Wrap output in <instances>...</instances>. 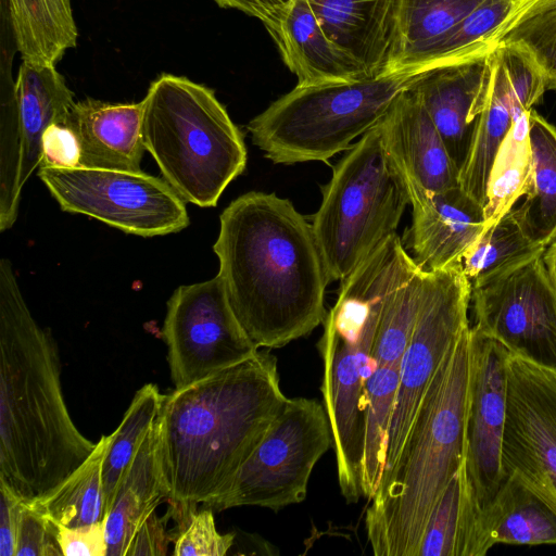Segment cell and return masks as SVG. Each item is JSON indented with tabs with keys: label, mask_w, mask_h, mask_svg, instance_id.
Segmentation results:
<instances>
[{
	"label": "cell",
	"mask_w": 556,
	"mask_h": 556,
	"mask_svg": "<svg viewBox=\"0 0 556 556\" xmlns=\"http://www.w3.org/2000/svg\"><path fill=\"white\" fill-rule=\"evenodd\" d=\"M96 443L65 403L52 333L33 317L8 258L0 261V481L33 501L77 469Z\"/></svg>",
	"instance_id": "obj_3"
},
{
	"label": "cell",
	"mask_w": 556,
	"mask_h": 556,
	"mask_svg": "<svg viewBox=\"0 0 556 556\" xmlns=\"http://www.w3.org/2000/svg\"><path fill=\"white\" fill-rule=\"evenodd\" d=\"M513 208L484 230L463 254L460 264L471 289L544 253L545 247L526 237Z\"/></svg>",
	"instance_id": "obj_32"
},
{
	"label": "cell",
	"mask_w": 556,
	"mask_h": 556,
	"mask_svg": "<svg viewBox=\"0 0 556 556\" xmlns=\"http://www.w3.org/2000/svg\"><path fill=\"white\" fill-rule=\"evenodd\" d=\"M529 137L532 188L513 211L526 237L546 248L556 240V128L533 109L529 113Z\"/></svg>",
	"instance_id": "obj_28"
},
{
	"label": "cell",
	"mask_w": 556,
	"mask_h": 556,
	"mask_svg": "<svg viewBox=\"0 0 556 556\" xmlns=\"http://www.w3.org/2000/svg\"><path fill=\"white\" fill-rule=\"evenodd\" d=\"M509 355L498 340L471 327L465 466L480 511L494 497L504 478Z\"/></svg>",
	"instance_id": "obj_14"
},
{
	"label": "cell",
	"mask_w": 556,
	"mask_h": 556,
	"mask_svg": "<svg viewBox=\"0 0 556 556\" xmlns=\"http://www.w3.org/2000/svg\"><path fill=\"white\" fill-rule=\"evenodd\" d=\"M165 396L154 383L142 386L134 395L118 427L109 434L102 465L104 518L111 509L123 473L156 422Z\"/></svg>",
	"instance_id": "obj_33"
},
{
	"label": "cell",
	"mask_w": 556,
	"mask_h": 556,
	"mask_svg": "<svg viewBox=\"0 0 556 556\" xmlns=\"http://www.w3.org/2000/svg\"><path fill=\"white\" fill-rule=\"evenodd\" d=\"M109 441L110 435H102L77 469L31 504L56 525L80 527L104 520L102 465Z\"/></svg>",
	"instance_id": "obj_29"
},
{
	"label": "cell",
	"mask_w": 556,
	"mask_h": 556,
	"mask_svg": "<svg viewBox=\"0 0 556 556\" xmlns=\"http://www.w3.org/2000/svg\"><path fill=\"white\" fill-rule=\"evenodd\" d=\"M424 274V270H417L388 300L370 353L372 366L401 364L415 328Z\"/></svg>",
	"instance_id": "obj_35"
},
{
	"label": "cell",
	"mask_w": 556,
	"mask_h": 556,
	"mask_svg": "<svg viewBox=\"0 0 556 556\" xmlns=\"http://www.w3.org/2000/svg\"><path fill=\"white\" fill-rule=\"evenodd\" d=\"M503 469L556 513V370L510 353Z\"/></svg>",
	"instance_id": "obj_13"
},
{
	"label": "cell",
	"mask_w": 556,
	"mask_h": 556,
	"mask_svg": "<svg viewBox=\"0 0 556 556\" xmlns=\"http://www.w3.org/2000/svg\"><path fill=\"white\" fill-rule=\"evenodd\" d=\"M470 300L471 285L460 262L425 271L415 328L400 364L383 472L396 460L421 399L446 353L469 327Z\"/></svg>",
	"instance_id": "obj_10"
},
{
	"label": "cell",
	"mask_w": 556,
	"mask_h": 556,
	"mask_svg": "<svg viewBox=\"0 0 556 556\" xmlns=\"http://www.w3.org/2000/svg\"><path fill=\"white\" fill-rule=\"evenodd\" d=\"M433 65L348 83L295 86L247 128L275 164L326 162L376 127L393 101Z\"/></svg>",
	"instance_id": "obj_6"
},
{
	"label": "cell",
	"mask_w": 556,
	"mask_h": 556,
	"mask_svg": "<svg viewBox=\"0 0 556 556\" xmlns=\"http://www.w3.org/2000/svg\"><path fill=\"white\" fill-rule=\"evenodd\" d=\"M399 380L400 365H371L365 381L361 484L363 497L368 502L376 494L384 470L389 430Z\"/></svg>",
	"instance_id": "obj_30"
},
{
	"label": "cell",
	"mask_w": 556,
	"mask_h": 556,
	"mask_svg": "<svg viewBox=\"0 0 556 556\" xmlns=\"http://www.w3.org/2000/svg\"><path fill=\"white\" fill-rule=\"evenodd\" d=\"M414 86L397 96L379 122L384 147L404 180L409 203L424 194L459 186V172Z\"/></svg>",
	"instance_id": "obj_17"
},
{
	"label": "cell",
	"mask_w": 556,
	"mask_h": 556,
	"mask_svg": "<svg viewBox=\"0 0 556 556\" xmlns=\"http://www.w3.org/2000/svg\"><path fill=\"white\" fill-rule=\"evenodd\" d=\"M168 543L169 538L165 530V522L154 511L134 535L126 556L165 555Z\"/></svg>",
	"instance_id": "obj_43"
},
{
	"label": "cell",
	"mask_w": 556,
	"mask_h": 556,
	"mask_svg": "<svg viewBox=\"0 0 556 556\" xmlns=\"http://www.w3.org/2000/svg\"><path fill=\"white\" fill-rule=\"evenodd\" d=\"M233 541V532L222 534L217 531L213 508L205 506L180 525L173 553L176 556H224Z\"/></svg>",
	"instance_id": "obj_37"
},
{
	"label": "cell",
	"mask_w": 556,
	"mask_h": 556,
	"mask_svg": "<svg viewBox=\"0 0 556 556\" xmlns=\"http://www.w3.org/2000/svg\"><path fill=\"white\" fill-rule=\"evenodd\" d=\"M225 9L239 10L260 20L275 43L279 40L280 23L293 0H213Z\"/></svg>",
	"instance_id": "obj_41"
},
{
	"label": "cell",
	"mask_w": 556,
	"mask_h": 556,
	"mask_svg": "<svg viewBox=\"0 0 556 556\" xmlns=\"http://www.w3.org/2000/svg\"><path fill=\"white\" fill-rule=\"evenodd\" d=\"M321 27L369 77L386 74L402 0H308Z\"/></svg>",
	"instance_id": "obj_20"
},
{
	"label": "cell",
	"mask_w": 556,
	"mask_h": 556,
	"mask_svg": "<svg viewBox=\"0 0 556 556\" xmlns=\"http://www.w3.org/2000/svg\"><path fill=\"white\" fill-rule=\"evenodd\" d=\"M492 75L485 104L479 115L472 147L459 174L460 188L483 207L490 173L497 151L514 122L539 103L547 83L520 48L497 42L491 48Z\"/></svg>",
	"instance_id": "obj_15"
},
{
	"label": "cell",
	"mask_w": 556,
	"mask_h": 556,
	"mask_svg": "<svg viewBox=\"0 0 556 556\" xmlns=\"http://www.w3.org/2000/svg\"><path fill=\"white\" fill-rule=\"evenodd\" d=\"M157 441L156 420L123 473L111 509L104 518L108 556H126L140 526L161 502L168 498Z\"/></svg>",
	"instance_id": "obj_24"
},
{
	"label": "cell",
	"mask_w": 556,
	"mask_h": 556,
	"mask_svg": "<svg viewBox=\"0 0 556 556\" xmlns=\"http://www.w3.org/2000/svg\"><path fill=\"white\" fill-rule=\"evenodd\" d=\"M286 400L268 351L165 396L157 452L179 525L226 493Z\"/></svg>",
	"instance_id": "obj_2"
},
{
	"label": "cell",
	"mask_w": 556,
	"mask_h": 556,
	"mask_svg": "<svg viewBox=\"0 0 556 556\" xmlns=\"http://www.w3.org/2000/svg\"><path fill=\"white\" fill-rule=\"evenodd\" d=\"M40 166L75 167L79 163L76 137L67 123L54 124L42 139Z\"/></svg>",
	"instance_id": "obj_40"
},
{
	"label": "cell",
	"mask_w": 556,
	"mask_h": 556,
	"mask_svg": "<svg viewBox=\"0 0 556 556\" xmlns=\"http://www.w3.org/2000/svg\"><path fill=\"white\" fill-rule=\"evenodd\" d=\"M413 206L408 230L410 255L424 271H434L460 262L465 251L484 230L483 206L460 186L427 193Z\"/></svg>",
	"instance_id": "obj_18"
},
{
	"label": "cell",
	"mask_w": 556,
	"mask_h": 556,
	"mask_svg": "<svg viewBox=\"0 0 556 556\" xmlns=\"http://www.w3.org/2000/svg\"><path fill=\"white\" fill-rule=\"evenodd\" d=\"M497 543L556 544V513L515 472L504 475L494 497L479 516V556Z\"/></svg>",
	"instance_id": "obj_23"
},
{
	"label": "cell",
	"mask_w": 556,
	"mask_h": 556,
	"mask_svg": "<svg viewBox=\"0 0 556 556\" xmlns=\"http://www.w3.org/2000/svg\"><path fill=\"white\" fill-rule=\"evenodd\" d=\"M321 191L312 228L330 282L348 277L396 232L409 204L379 124L348 150Z\"/></svg>",
	"instance_id": "obj_7"
},
{
	"label": "cell",
	"mask_w": 556,
	"mask_h": 556,
	"mask_svg": "<svg viewBox=\"0 0 556 556\" xmlns=\"http://www.w3.org/2000/svg\"><path fill=\"white\" fill-rule=\"evenodd\" d=\"M56 525L30 501H24L16 538L15 556H61Z\"/></svg>",
	"instance_id": "obj_38"
},
{
	"label": "cell",
	"mask_w": 556,
	"mask_h": 556,
	"mask_svg": "<svg viewBox=\"0 0 556 556\" xmlns=\"http://www.w3.org/2000/svg\"><path fill=\"white\" fill-rule=\"evenodd\" d=\"M330 446L332 435L324 405L313 399L287 397L212 508L258 506L278 511L303 502L312 471Z\"/></svg>",
	"instance_id": "obj_8"
},
{
	"label": "cell",
	"mask_w": 556,
	"mask_h": 556,
	"mask_svg": "<svg viewBox=\"0 0 556 556\" xmlns=\"http://www.w3.org/2000/svg\"><path fill=\"white\" fill-rule=\"evenodd\" d=\"M143 102L110 103L92 98L75 102L67 125L78 149V166L141 170Z\"/></svg>",
	"instance_id": "obj_19"
},
{
	"label": "cell",
	"mask_w": 556,
	"mask_h": 556,
	"mask_svg": "<svg viewBox=\"0 0 556 556\" xmlns=\"http://www.w3.org/2000/svg\"><path fill=\"white\" fill-rule=\"evenodd\" d=\"M142 102L144 147L164 180L182 200L215 206L247 165L243 136L215 92L187 77L162 74Z\"/></svg>",
	"instance_id": "obj_5"
},
{
	"label": "cell",
	"mask_w": 556,
	"mask_h": 556,
	"mask_svg": "<svg viewBox=\"0 0 556 556\" xmlns=\"http://www.w3.org/2000/svg\"><path fill=\"white\" fill-rule=\"evenodd\" d=\"M56 540L63 556H108L104 520L80 527L56 525Z\"/></svg>",
	"instance_id": "obj_39"
},
{
	"label": "cell",
	"mask_w": 556,
	"mask_h": 556,
	"mask_svg": "<svg viewBox=\"0 0 556 556\" xmlns=\"http://www.w3.org/2000/svg\"><path fill=\"white\" fill-rule=\"evenodd\" d=\"M13 97L21 140L18 186L24 185L41 162L45 132L54 124L67 123L74 93L55 65L23 61Z\"/></svg>",
	"instance_id": "obj_22"
},
{
	"label": "cell",
	"mask_w": 556,
	"mask_h": 556,
	"mask_svg": "<svg viewBox=\"0 0 556 556\" xmlns=\"http://www.w3.org/2000/svg\"><path fill=\"white\" fill-rule=\"evenodd\" d=\"M476 327L516 356L556 370V291L543 254L471 289Z\"/></svg>",
	"instance_id": "obj_12"
},
{
	"label": "cell",
	"mask_w": 556,
	"mask_h": 556,
	"mask_svg": "<svg viewBox=\"0 0 556 556\" xmlns=\"http://www.w3.org/2000/svg\"><path fill=\"white\" fill-rule=\"evenodd\" d=\"M497 42L523 50L543 73L547 89L556 90V3L528 9L502 31Z\"/></svg>",
	"instance_id": "obj_36"
},
{
	"label": "cell",
	"mask_w": 556,
	"mask_h": 556,
	"mask_svg": "<svg viewBox=\"0 0 556 556\" xmlns=\"http://www.w3.org/2000/svg\"><path fill=\"white\" fill-rule=\"evenodd\" d=\"M298 86L348 83L369 77L363 64L328 37L308 0H293L276 43Z\"/></svg>",
	"instance_id": "obj_21"
},
{
	"label": "cell",
	"mask_w": 556,
	"mask_h": 556,
	"mask_svg": "<svg viewBox=\"0 0 556 556\" xmlns=\"http://www.w3.org/2000/svg\"><path fill=\"white\" fill-rule=\"evenodd\" d=\"M13 37L23 61L56 65L77 46L72 0H5Z\"/></svg>",
	"instance_id": "obj_26"
},
{
	"label": "cell",
	"mask_w": 556,
	"mask_h": 556,
	"mask_svg": "<svg viewBox=\"0 0 556 556\" xmlns=\"http://www.w3.org/2000/svg\"><path fill=\"white\" fill-rule=\"evenodd\" d=\"M491 75L490 48L435 64L414 86L459 174L472 147Z\"/></svg>",
	"instance_id": "obj_16"
},
{
	"label": "cell",
	"mask_w": 556,
	"mask_h": 556,
	"mask_svg": "<svg viewBox=\"0 0 556 556\" xmlns=\"http://www.w3.org/2000/svg\"><path fill=\"white\" fill-rule=\"evenodd\" d=\"M530 111L514 122L495 156L483 207L484 230L511 210L519 198L531 191L533 161L529 137Z\"/></svg>",
	"instance_id": "obj_31"
},
{
	"label": "cell",
	"mask_w": 556,
	"mask_h": 556,
	"mask_svg": "<svg viewBox=\"0 0 556 556\" xmlns=\"http://www.w3.org/2000/svg\"><path fill=\"white\" fill-rule=\"evenodd\" d=\"M38 177L64 212L90 216L126 233L164 236L190 222L179 194L164 179L142 170L40 166Z\"/></svg>",
	"instance_id": "obj_9"
},
{
	"label": "cell",
	"mask_w": 556,
	"mask_h": 556,
	"mask_svg": "<svg viewBox=\"0 0 556 556\" xmlns=\"http://www.w3.org/2000/svg\"><path fill=\"white\" fill-rule=\"evenodd\" d=\"M543 262L551 280L552 286L556 291V240H554L549 248L543 253Z\"/></svg>",
	"instance_id": "obj_44"
},
{
	"label": "cell",
	"mask_w": 556,
	"mask_h": 556,
	"mask_svg": "<svg viewBox=\"0 0 556 556\" xmlns=\"http://www.w3.org/2000/svg\"><path fill=\"white\" fill-rule=\"evenodd\" d=\"M479 516L464 459L432 509L418 556H479Z\"/></svg>",
	"instance_id": "obj_27"
},
{
	"label": "cell",
	"mask_w": 556,
	"mask_h": 556,
	"mask_svg": "<svg viewBox=\"0 0 556 556\" xmlns=\"http://www.w3.org/2000/svg\"><path fill=\"white\" fill-rule=\"evenodd\" d=\"M24 498L0 481V556H15Z\"/></svg>",
	"instance_id": "obj_42"
},
{
	"label": "cell",
	"mask_w": 556,
	"mask_h": 556,
	"mask_svg": "<svg viewBox=\"0 0 556 556\" xmlns=\"http://www.w3.org/2000/svg\"><path fill=\"white\" fill-rule=\"evenodd\" d=\"M483 0H402L387 73L428 67L458 24Z\"/></svg>",
	"instance_id": "obj_25"
},
{
	"label": "cell",
	"mask_w": 556,
	"mask_h": 556,
	"mask_svg": "<svg viewBox=\"0 0 556 556\" xmlns=\"http://www.w3.org/2000/svg\"><path fill=\"white\" fill-rule=\"evenodd\" d=\"M471 327L451 346L427 388L394 464L365 514L376 556H418L429 517L465 459Z\"/></svg>",
	"instance_id": "obj_4"
},
{
	"label": "cell",
	"mask_w": 556,
	"mask_h": 556,
	"mask_svg": "<svg viewBox=\"0 0 556 556\" xmlns=\"http://www.w3.org/2000/svg\"><path fill=\"white\" fill-rule=\"evenodd\" d=\"M538 0H483L454 29L433 64L489 50L502 31Z\"/></svg>",
	"instance_id": "obj_34"
},
{
	"label": "cell",
	"mask_w": 556,
	"mask_h": 556,
	"mask_svg": "<svg viewBox=\"0 0 556 556\" xmlns=\"http://www.w3.org/2000/svg\"><path fill=\"white\" fill-rule=\"evenodd\" d=\"M162 334L175 389L206 379L258 352L238 320L218 274L173 292Z\"/></svg>",
	"instance_id": "obj_11"
},
{
	"label": "cell",
	"mask_w": 556,
	"mask_h": 556,
	"mask_svg": "<svg viewBox=\"0 0 556 556\" xmlns=\"http://www.w3.org/2000/svg\"><path fill=\"white\" fill-rule=\"evenodd\" d=\"M219 222L218 275L257 349L282 348L324 323L329 280L312 224L290 200L250 191Z\"/></svg>",
	"instance_id": "obj_1"
}]
</instances>
